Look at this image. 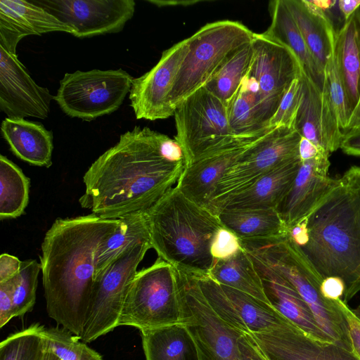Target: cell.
<instances>
[{"label":"cell","mask_w":360,"mask_h":360,"mask_svg":"<svg viewBox=\"0 0 360 360\" xmlns=\"http://www.w3.org/2000/svg\"><path fill=\"white\" fill-rule=\"evenodd\" d=\"M172 140L146 127L121 134L85 172L82 207L105 219L146 211L176 185L185 167L169 160Z\"/></svg>","instance_id":"6da1fadb"},{"label":"cell","mask_w":360,"mask_h":360,"mask_svg":"<svg viewBox=\"0 0 360 360\" xmlns=\"http://www.w3.org/2000/svg\"><path fill=\"white\" fill-rule=\"evenodd\" d=\"M119 224L90 214L57 219L46 231L40 256L46 311L79 338L95 279L96 253Z\"/></svg>","instance_id":"7a4b0ae2"},{"label":"cell","mask_w":360,"mask_h":360,"mask_svg":"<svg viewBox=\"0 0 360 360\" xmlns=\"http://www.w3.org/2000/svg\"><path fill=\"white\" fill-rule=\"evenodd\" d=\"M307 236L299 247L323 280L345 284L347 303L360 292V167H350L304 219Z\"/></svg>","instance_id":"3957f363"},{"label":"cell","mask_w":360,"mask_h":360,"mask_svg":"<svg viewBox=\"0 0 360 360\" xmlns=\"http://www.w3.org/2000/svg\"><path fill=\"white\" fill-rule=\"evenodd\" d=\"M150 243L176 269L209 274L212 240L223 227L217 215L186 198L175 186L144 212Z\"/></svg>","instance_id":"277c9868"},{"label":"cell","mask_w":360,"mask_h":360,"mask_svg":"<svg viewBox=\"0 0 360 360\" xmlns=\"http://www.w3.org/2000/svg\"><path fill=\"white\" fill-rule=\"evenodd\" d=\"M242 247L283 276L311 309L316 322L331 340L354 351L347 321L338 300L324 297L323 281L289 233L285 236L240 240Z\"/></svg>","instance_id":"5b68a950"},{"label":"cell","mask_w":360,"mask_h":360,"mask_svg":"<svg viewBox=\"0 0 360 360\" xmlns=\"http://www.w3.org/2000/svg\"><path fill=\"white\" fill-rule=\"evenodd\" d=\"M252 46V60L238 91L266 131L283 97L292 82L301 77L302 69L288 48L264 32L255 33Z\"/></svg>","instance_id":"8992f818"},{"label":"cell","mask_w":360,"mask_h":360,"mask_svg":"<svg viewBox=\"0 0 360 360\" xmlns=\"http://www.w3.org/2000/svg\"><path fill=\"white\" fill-rule=\"evenodd\" d=\"M255 33L243 24L224 20L207 23L188 37V49L177 72L169 100L176 108L204 87L224 61Z\"/></svg>","instance_id":"52a82bcc"},{"label":"cell","mask_w":360,"mask_h":360,"mask_svg":"<svg viewBox=\"0 0 360 360\" xmlns=\"http://www.w3.org/2000/svg\"><path fill=\"white\" fill-rule=\"evenodd\" d=\"M174 115L176 132L174 139L184 150L186 165L250 141L234 136L229 123L226 104L205 87L181 102Z\"/></svg>","instance_id":"ba28073f"},{"label":"cell","mask_w":360,"mask_h":360,"mask_svg":"<svg viewBox=\"0 0 360 360\" xmlns=\"http://www.w3.org/2000/svg\"><path fill=\"white\" fill-rule=\"evenodd\" d=\"M182 323L174 268L158 257L132 279L120 316L118 326L141 330Z\"/></svg>","instance_id":"9c48e42d"},{"label":"cell","mask_w":360,"mask_h":360,"mask_svg":"<svg viewBox=\"0 0 360 360\" xmlns=\"http://www.w3.org/2000/svg\"><path fill=\"white\" fill-rule=\"evenodd\" d=\"M302 136L294 127L270 129L255 139L217 183L207 208L217 215L233 195L299 155Z\"/></svg>","instance_id":"30bf717a"},{"label":"cell","mask_w":360,"mask_h":360,"mask_svg":"<svg viewBox=\"0 0 360 360\" xmlns=\"http://www.w3.org/2000/svg\"><path fill=\"white\" fill-rule=\"evenodd\" d=\"M133 79L121 68L66 73L54 100L69 117L91 121L119 109L130 92Z\"/></svg>","instance_id":"8fae6325"},{"label":"cell","mask_w":360,"mask_h":360,"mask_svg":"<svg viewBox=\"0 0 360 360\" xmlns=\"http://www.w3.org/2000/svg\"><path fill=\"white\" fill-rule=\"evenodd\" d=\"M174 269L182 323L194 338L201 360H240L238 344L244 333L213 311L193 273Z\"/></svg>","instance_id":"7c38bea8"},{"label":"cell","mask_w":360,"mask_h":360,"mask_svg":"<svg viewBox=\"0 0 360 360\" xmlns=\"http://www.w3.org/2000/svg\"><path fill=\"white\" fill-rule=\"evenodd\" d=\"M150 248V242L139 244L95 278L80 340L90 342L118 326L129 285Z\"/></svg>","instance_id":"4fadbf2b"},{"label":"cell","mask_w":360,"mask_h":360,"mask_svg":"<svg viewBox=\"0 0 360 360\" xmlns=\"http://www.w3.org/2000/svg\"><path fill=\"white\" fill-rule=\"evenodd\" d=\"M74 30L78 38L117 33L135 12L134 0H33Z\"/></svg>","instance_id":"5bb4252c"},{"label":"cell","mask_w":360,"mask_h":360,"mask_svg":"<svg viewBox=\"0 0 360 360\" xmlns=\"http://www.w3.org/2000/svg\"><path fill=\"white\" fill-rule=\"evenodd\" d=\"M188 49V38L164 51L153 68L133 79L129 99L136 119L154 121L174 115L169 97Z\"/></svg>","instance_id":"9a60e30c"},{"label":"cell","mask_w":360,"mask_h":360,"mask_svg":"<svg viewBox=\"0 0 360 360\" xmlns=\"http://www.w3.org/2000/svg\"><path fill=\"white\" fill-rule=\"evenodd\" d=\"M52 100L54 96L34 82L16 53L0 45V110L7 117L44 120Z\"/></svg>","instance_id":"2e32d148"},{"label":"cell","mask_w":360,"mask_h":360,"mask_svg":"<svg viewBox=\"0 0 360 360\" xmlns=\"http://www.w3.org/2000/svg\"><path fill=\"white\" fill-rule=\"evenodd\" d=\"M249 334L267 360H360L354 350L314 338L291 321L268 333Z\"/></svg>","instance_id":"e0dca14e"},{"label":"cell","mask_w":360,"mask_h":360,"mask_svg":"<svg viewBox=\"0 0 360 360\" xmlns=\"http://www.w3.org/2000/svg\"><path fill=\"white\" fill-rule=\"evenodd\" d=\"M329 156L321 150L302 162L291 188L276 208L288 230L305 219L334 185L335 179L328 176Z\"/></svg>","instance_id":"ac0fdd59"},{"label":"cell","mask_w":360,"mask_h":360,"mask_svg":"<svg viewBox=\"0 0 360 360\" xmlns=\"http://www.w3.org/2000/svg\"><path fill=\"white\" fill-rule=\"evenodd\" d=\"M302 98L294 127L320 150L330 155L340 147L343 132L328 90L321 91L302 71Z\"/></svg>","instance_id":"d6986e66"},{"label":"cell","mask_w":360,"mask_h":360,"mask_svg":"<svg viewBox=\"0 0 360 360\" xmlns=\"http://www.w3.org/2000/svg\"><path fill=\"white\" fill-rule=\"evenodd\" d=\"M52 32L74 34V30L32 1H0V45L16 53L18 42L28 35Z\"/></svg>","instance_id":"ffe728a7"},{"label":"cell","mask_w":360,"mask_h":360,"mask_svg":"<svg viewBox=\"0 0 360 360\" xmlns=\"http://www.w3.org/2000/svg\"><path fill=\"white\" fill-rule=\"evenodd\" d=\"M248 254L262 279L264 292L269 303L312 338L321 341L333 342L320 328L311 309L293 285L283 276L258 257Z\"/></svg>","instance_id":"44dd1931"},{"label":"cell","mask_w":360,"mask_h":360,"mask_svg":"<svg viewBox=\"0 0 360 360\" xmlns=\"http://www.w3.org/2000/svg\"><path fill=\"white\" fill-rule=\"evenodd\" d=\"M255 139L240 143L185 165L176 186L189 200L207 208L219 179Z\"/></svg>","instance_id":"7402d4cb"},{"label":"cell","mask_w":360,"mask_h":360,"mask_svg":"<svg viewBox=\"0 0 360 360\" xmlns=\"http://www.w3.org/2000/svg\"><path fill=\"white\" fill-rule=\"evenodd\" d=\"M301 163L298 157L275 168L229 199L220 211L224 209L276 210L291 188Z\"/></svg>","instance_id":"603a6c76"},{"label":"cell","mask_w":360,"mask_h":360,"mask_svg":"<svg viewBox=\"0 0 360 360\" xmlns=\"http://www.w3.org/2000/svg\"><path fill=\"white\" fill-rule=\"evenodd\" d=\"M1 131L11 150L18 158L35 166H51L53 132L41 123L6 117L1 122Z\"/></svg>","instance_id":"cb8c5ba5"},{"label":"cell","mask_w":360,"mask_h":360,"mask_svg":"<svg viewBox=\"0 0 360 360\" xmlns=\"http://www.w3.org/2000/svg\"><path fill=\"white\" fill-rule=\"evenodd\" d=\"M314 58L324 70L333 53L336 31L324 10L312 1L284 0Z\"/></svg>","instance_id":"d4e9b609"},{"label":"cell","mask_w":360,"mask_h":360,"mask_svg":"<svg viewBox=\"0 0 360 360\" xmlns=\"http://www.w3.org/2000/svg\"><path fill=\"white\" fill-rule=\"evenodd\" d=\"M269 11L271 24L264 33L288 48L298 60L303 73L324 91V70L310 53L284 0L270 1Z\"/></svg>","instance_id":"484cf974"},{"label":"cell","mask_w":360,"mask_h":360,"mask_svg":"<svg viewBox=\"0 0 360 360\" xmlns=\"http://www.w3.org/2000/svg\"><path fill=\"white\" fill-rule=\"evenodd\" d=\"M333 57L352 116L360 99V17L357 10L336 32Z\"/></svg>","instance_id":"4316f807"},{"label":"cell","mask_w":360,"mask_h":360,"mask_svg":"<svg viewBox=\"0 0 360 360\" xmlns=\"http://www.w3.org/2000/svg\"><path fill=\"white\" fill-rule=\"evenodd\" d=\"M141 333L146 360H201L195 341L183 323Z\"/></svg>","instance_id":"83f0119b"},{"label":"cell","mask_w":360,"mask_h":360,"mask_svg":"<svg viewBox=\"0 0 360 360\" xmlns=\"http://www.w3.org/2000/svg\"><path fill=\"white\" fill-rule=\"evenodd\" d=\"M217 216L222 226L240 240L269 238L289 233L276 209H224Z\"/></svg>","instance_id":"f1b7e54d"},{"label":"cell","mask_w":360,"mask_h":360,"mask_svg":"<svg viewBox=\"0 0 360 360\" xmlns=\"http://www.w3.org/2000/svg\"><path fill=\"white\" fill-rule=\"evenodd\" d=\"M146 242H150V237L144 212H135L119 219L115 230L97 248L95 278L127 251Z\"/></svg>","instance_id":"f546056e"},{"label":"cell","mask_w":360,"mask_h":360,"mask_svg":"<svg viewBox=\"0 0 360 360\" xmlns=\"http://www.w3.org/2000/svg\"><path fill=\"white\" fill-rule=\"evenodd\" d=\"M209 275L220 285L245 292L269 303L262 279L250 256L243 248L230 259H214Z\"/></svg>","instance_id":"4dcf8cb0"},{"label":"cell","mask_w":360,"mask_h":360,"mask_svg":"<svg viewBox=\"0 0 360 360\" xmlns=\"http://www.w3.org/2000/svg\"><path fill=\"white\" fill-rule=\"evenodd\" d=\"M220 285L249 333H268L290 321L269 303L234 288Z\"/></svg>","instance_id":"1f68e13d"},{"label":"cell","mask_w":360,"mask_h":360,"mask_svg":"<svg viewBox=\"0 0 360 360\" xmlns=\"http://www.w3.org/2000/svg\"><path fill=\"white\" fill-rule=\"evenodd\" d=\"M30 179L7 157L0 155V219L21 216L28 205Z\"/></svg>","instance_id":"d6a6232c"},{"label":"cell","mask_w":360,"mask_h":360,"mask_svg":"<svg viewBox=\"0 0 360 360\" xmlns=\"http://www.w3.org/2000/svg\"><path fill=\"white\" fill-rule=\"evenodd\" d=\"M252 54V41L239 48L224 61L204 87L227 104L245 76Z\"/></svg>","instance_id":"836d02e7"},{"label":"cell","mask_w":360,"mask_h":360,"mask_svg":"<svg viewBox=\"0 0 360 360\" xmlns=\"http://www.w3.org/2000/svg\"><path fill=\"white\" fill-rule=\"evenodd\" d=\"M34 323L9 335L0 344V360H43L45 349L41 330Z\"/></svg>","instance_id":"e575fe53"},{"label":"cell","mask_w":360,"mask_h":360,"mask_svg":"<svg viewBox=\"0 0 360 360\" xmlns=\"http://www.w3.org/2000/svg\"><path fill=\"white\" fill-rule=\"evenodd\" d=\"M41 334L45 345L61 360H103L98 352L64 328L43 326Z\"/></svg>","instance_id":"d590c367"},{"label":"cell","mask_w":360,"mask_h":360,"mask_svg":"<svg viewBox=\"0 0 360 360\" xmlns=\"http://www.w3.org/2000/svg\"><path fill=\"white\" fill-rule=\"evenodd\" d=\"M41 264L36 259L22 261L19 272L12 278L15 317L31 311L36 301V291Z\"/></svg>","instance_id":"8d00e7d4"},{"label":"cell","mask_w":360,"mask_h":360,"mask_svg":"<svg viewBox=\"0 0 360 360\" xmlns=\"http://www.w3.org/2000/svg\"><path fill=\"white\" fill-rule=\"evenodd\" d=\"M193 274L197 279L202 295L213 311L232 328L244 333H249L220 284L209 274Z\"/></svg>","instance_id":"74e56055"},{"label":"cell","mask_w":360,"mask_h":360,"mask_svg":"<svg viewBox=\"0 0 360 360\" xmlns=\"http://www.w3.org/2000/svg\"><path fill=\"white\" fill-rule=\"evenodd\" d=\"M324 74L326 87L335 110L340 127L345 131L348 126L351 115L345 91L335 65L333 53L327 61L324 68Z\"/></svg>","instance_id":"f35d334b"},{"label":"cell","mask_w":360,"mask_h":360,"mask_svg":"<svg viewBox=\"0 0 360 360\" xmlns=\"http://www.w3.org/2000/svg\"><path fill=\"white\" fill-rule=\"evenodd\" d=\"M302 93V82L300 77L292 82L283 97L276 113L269 122V129L278 127H294Z\"/></svg>","instance_id":"ab89813d"},{"label":"cell","mask_w":360,"mask_h":360,"mask_svg":"<svg viewBox=\"0 0 360 360\" xmlns=\"http://www.w3.org/2000/svg\"><path fill=\"white\" fill-rule=\"evenodd\" d=\"M239 238L224 226L217 231L210 246L214 259L225 260L236 255L242 250Z\"/></svg>","instance_id":"60d3db41"},{"label":"cell","mask_w":360,"mask_h":360,"mask_svg":"<svg viewBox=\"0 0 360 360\" xmlns=\"http://www.w3.org/2000/svg\"><path fill=\"white\" fill-rule=\"evenodd\" d=\"M14 316L13 281L0 283V327L3 328Z\"/></svg>","instance_id":"b9f144b4"},{"label":"cell","mask_w":360,"mask_h":360,"mask_svg":"<svg viewBox=\"0 0 360 360\" xmlns=\"http://www.w3.org/2000/svg\"><path fill=\"white\" fill-rule=\"evenodd\" d=\"M338 303L347 321L353 349L360 358V320L342 299H338Z\"/></svg>","instance_id":"7bdbcfd3"},{"label":"cell","mask_w":360,"mask_h":360,"mask_svg":"<svg viewBox=\"0 0 360 360\" xmlns=\"http://www.w3.org/2000/svg\"><path fill=\"white\" fill-rule=\"evenodd\" d=\"M238 346L240 360H267L249 333L241 335Z\"/></svg>","instance_id":"ee69618b"},{"label":"cell","mask_w":360,"mask_h":360,"mask_svg":"<svg viewBox=\"0 0 360 360\" xmlns=\"http://www.w3.org/2000/svg\"><path fill=\"white\" fill-rule=\"evenodd\" d=\"M21 262L18 257L9 254L0 256V283L7 281L14 277L20 271Z\"/></svg>","instance_id":"f6af8a7d"},{"label":"cell","mask_w":360,"mask_h":360,"mask_svg":"<svg viewBox=\"0 0 360 360\" xmlns=\"http://www.w3.org/2000/svg\"><path fill=\"white\" fill-rule=\"evenodd\" d=\"M321 292L324 297L328 300L342 299L345 293V284L338 277L324 278L321 284Z\"/></svg>","instance_id":"bcb514c9"},{"label":"cell","mask_w":360,"mask_h":360,"mask_svg":"<svg viewBox=\"0 0 360 360\" xmlns=\"http://www.w3.org/2000/svg\"><path fill=\"white\" fill-rule=\"evenodd\" d=\"M343 134L340 148L347 155L360 157V127Z\"/></svg>","instance_id":"7dc6e473"},{"label":"cell","mask_w":360,"mask_h":360,"mask_svg":"<svg viewBox=\"0 0 360 360\" xmlns=\"http://www.w3.org/2000/svg\"><path fill=\"white\" fill-rule=\"evenodd\" d=\"M320 151L321 150L312 142L304 137L301 138L299 144V155L302 162L315 158Z\"/></svg>","instance_id":"c3c4849f"},{"label":"cell","mask_w":360,"mask_h":360,"mask_svg":"<svg viewBox=\"0 0 360 360\" xmlns=\"http://www.w3.org/2000/svg\"><path fill=\"white\" fill-rule=\"evenodd\" d=\"M338 4L339 10L346 21L360 7V0H340L338 1Z\"/></svg>","instance_id":"681fc988"},{"label":"cell","mask_w":360,"mask_h":360,"mask_svg":"<svg viewBox=\"0 0 360 360\" xmlns=\"http://www.w3.org/2000/svg\"><path fill=\"white\" fill-rule=\"evenodd\" d=\"M357 12L360 17V7L357 9ZM358 127H360V99L356 108L350 117L348 126L344 132Z\"/></svg>","instance_id":"f907efd6"},{"label":"cell","mask_w":360,"mask_h":360,"mask_svg":"<svg viewBox=\"0 0 360 360\" xmlns=\"http://www.w3.org/2000/svg\"><path fill=\"white\" fill-rule=\"evenodd\" d=\"M45 343V342H44ZM43 360H61L46 345Z\"/></svg>","instance_id":"816d5d0a"},{"label":"cell","mask_w":360,"mask_h":360,"mask_svg":"<svg viewBox=\"0 0 360 360\" xmlns=\"http://www.w3.org/2000/svg\"><path fill=\"white\" fill-rule=\"evenodd\" d=\"M352 311L356 318L360 320V304L355 309H352Z\"/></svg>","instance_id":"f5cc1de1"}]
</instances>
